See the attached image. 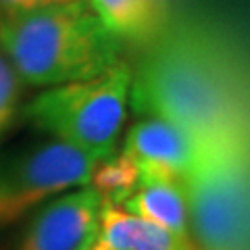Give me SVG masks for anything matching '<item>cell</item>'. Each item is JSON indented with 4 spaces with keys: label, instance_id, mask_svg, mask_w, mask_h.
Returning <instances> with one entry per match:
<instances>
[{
    "label": "cell",
    "instance_id": "cell-3",
    "mask_svg": "<svg viewBox=\"0 0 250 250\" xmlns=\"http://www.w3.org/2000/svg\"><path fill=\"white\" fill-rule=\"evenodd\" d=\"M131 65L117 62L90 80L46 88L23 108V117L57 140L98 161L115 154L129 113Z\"/></svg>",
    "mask_w": 250,
    "mask_h": 250
},
{
    "label": "cell",
    "instance_id": "cell-15",
    "mask_svg": "<svg viewBox=\"0 0 250 250\" xmlns=\"http://www.w3.org/2000/svg\"><path fill=\"white\" fill-rule=\"evenodd\" d=\"M88 250H104V248H103V246H98V244H96V240H94V242H92V246H90Z\"/></svg>",
    "mask_w": 250,
    "mask_h": 250
},
{
    "label": "cell",
    "instance_id": "cell-14",
    "mask_svg": "<svg viewBox=\"0 0 250 250\" xmlns=\"http://www.w3.org/2000/svg\"><path fill=\"white\" fill-rule=\"evenodd\" d=\"M94 240H96V236H92L90 240H85V242H83V244H82L80 248H77V250H88V248L92 246V242H94Z\"/></svg>",
    "mask_w": 250,
    "mask_h": 250
},
{
    "label": "cell",
    "instance_id": "cell-7",
    "mask_svg": "<svg viewBox=\"0 0 250 250\" xmlns=\"http://www.w3.org/2000/svg\"><path fill=\"white\" fill-rule=\"evenodd\" d=\"M196 150V140L186 129L159 117H140L123 142V152L140 167L142 175L186 177Z\"/></svg>",
    "mask_w": 250,
    "mask_h": 250
},
{
    "label": "cell",
    "instance_id": "cell-11",
    "mask_svg": "<svg viewBox=\"0 0 250 250\" xmlns=\"http://www.w3.org/2000/svg\"><path fill=\"white\" fill-rule=\"evenodd\" d=\"M140 182H142L140 167L121 150L111 154L104 161H100L94 167L85 186H90L98 194L103 205L121 207L138 190Z\"/></svg>",
    "mask_w": 250,
    "mask_h": 250
},
{
    "label": "cell",
    "instance_id": "cell-1",
    "mask_svg": "<svg viewBox=\"0 0 250 250\" xmlns=\"http://www.w3.org/2000/svg\"><path fill=\"white\" fill-rule=\"evenodd\" d=\"M129 106L179 125L196 144L250 138L242 40L207 17L171 19L131 67Z\"/></svg>",
    "mask_w": 250,
    "mask_h": 250
},
{
    "label": "cell",
    "instance_id": "cell-6",
    "mask_svg": "<svg viewBox=\"0 0 250 250\" xmlns=\"http://www.w3.org/2000/svg\"><path fill=\"white\" fill-rule=\"evenodd\" d=\"M103 200L90 186L50 198L27 215L11 250H77L96 236Z\"/></svg>",
    "mask_w": 250,
    "mask_h": 250
},
{
    "label": "cell",
    "instance_id": "cell-8",
    "mask_svg": "<svg viewBox=\"0 0 250 250\" xmlns=\"http://www.w3.org/2000/svg\"><path fill=\"white\" fill-rule=\"evenodd\" d=\"M121 207L127 213L156 223L159 228L175 233V236L190 238L186 177L142 175L138 190Z\"/></svg>",
    "mask_w": 250,
    "mask_h": 250
},
{
    "label": "cell",
    "instance_id": "cell-4",
    "mask_svg": "<svg viewBox=\"0 0 250 250\" xmlns=\"http://www.w3.org/2000/svg\"><path fill=\"white\" fill-rule=\"evenodd\" d=\"M248 140L198 144L186 175L194 250H248Z\"/></svg>",
    "mask_w": 250,
    "mask_h": 250
},
{
    "label": "cell",
    "instance_id": "cell-9",
    "mask_svg": "<svg viewBox=\"0 0 250 250\" xmlns=\"http://www.w3.org/2000/svg\"><path fill=\"white\" fill-rule=\"evenodd\" d=\"M96 244L104 250H194L190 238L175 236L115 205L100 208Z\"/></svg>",
    "mask_w": 250,
    "mask_h": 250
},
{
    "label": "cell",
    "instance_id": "cell-10",
    "mask_svg": "<svg viewBox=\"0 0 250 250\" xmlns=\"http://www.w3.org/2000/svg\"><path fill=\"white\" fill-rule=\"evenodd\" d=\"M104 27L123 46L144 48L171 21L167 0H88Z\"/></svg>",
    "mask_w": 250,
    "mask_h": 250
},
{
    "label": "cell",
    "instance_id": "cell-2",
    "mask_svg": "<svg viewBox=\"0 0 250 250\" xmlns=\"http://www.w3.org/2000/svg\"><path fill=\"white\" fill-rule=\"evenodd\" d=\"M123 48L88 0L0 13V50L31 88L96 77L123 61Z\"/></svg>",
    "mask_w": 250,
    "mask_h": 250
},
{
    "label": "cell",
    "instance_id": "cell-12",
    "mask_svg": "<svg viewBox=\"0 0 250 250\" xmlns=\"http://www.w3.org/2000/svg\"><path fill=\"white\" fill-rule=\"evenodd\" d=\"M21 88L23 83L19 80L17 71L13 69L9 59L0 50V134L11 123V119L19 111L21 104Z\"/></svg>",
    "mask_w": 250,
    "mask_h": 250
},
{
    "label": "cell",
    "instance_id": "cell-5",
    "mask_svg": "<svg viewBox=\"0 0 250 250\" xmlns=\"http://www.w3.org/2000/svg\"><path fill=\"white\" fill-rule=\"evenodd\" d=\"M98 163L50 138L0 154V231L50 198L85 186Z\"/></svg>",
    "mask_w": 250,
    "mask_h": 250
},
{
    "label": "cell",
    "instance_id": "cell-13",
    "mask_svg": "<svg viewBox=\"0 0 250 250\" xmlns=\"http://www.w3.org/2000/svg\"><path fill=\"white\" fill-rule=\"evenodd\" d=\"M67 0H0V13H15V11H29L38 6H48Z\"/></svg>",
    "mask_w": 250,
    "mask_h": 250
}]
</instances>
